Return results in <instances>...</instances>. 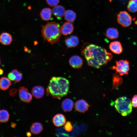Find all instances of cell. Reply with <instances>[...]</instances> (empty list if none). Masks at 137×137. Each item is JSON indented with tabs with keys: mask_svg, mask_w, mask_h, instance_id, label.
Here are the masks:
<instances>
[{
	"mask_svg": "<svg viewBox=\"0 0 137 137\" xmlns=\"http://www.w3.org/2000/svg\"><path fill=\"white\" fill-rule=\"evenodd\" d=\"M82 53L89 65L97 68L106 64L112 58L111 54L105 49L93 44L85 47Z\"/></svg>",
	"mask_w": 137,
	"mask_h": 137,
	"instance_id": "cell-1",
	"label": "cell"
},
{
	"mask_svg": "<svg viewBox=\"0 0 137 137\" xmlns=\"http://www.w3.org/2000/svg\"><path fill=\"white\" fill-rule=\"evenodd\" d=\"M69 82L62 77H52L46 89L47 94L53 98L59 99L66 96L69 90Z\"/></svg>",
	"mask_w": 137,
	"mask_h": 137,
	"instance_id": "cell-2",
	"label": "cell"
},
{
	"mask_svg": "<svg viewBox=\"0 0 137 137\" xmlns=\"http://www.w3.org/2000/svg\"><path fill=\"white\" fill-rule=\"evenodd\" d=\"M42 34L44 39L51 44L59 40L61 32L59 25L55 22H50L42 26Z\"/></svg>",
	"mask_w": 137,
	"mask_h": 137,
	"instance_id": "cell-3",
	"label": "cell"
},
{
	"mask_svg": "<svg viewBox=\"0 0 137 137\" xmlns=\"http://www.w3.org/2000/svg\"><path fill=\"white\" fill-rule=\"evenodd\" d=\"M114 106L116 111L123 116L128 115L132 111L131 101L126 96H122L116 99L115 102Z\"/></svg>",
	"mask_w": 137,
	"mask_h": 137,
	"instance_id": "cell-4",
	"label": "cell"
},
{
	"mask_svg": "<svg viewBox=\"0 0 137 137\" xmlns=\"http://www.w3.org/2000/svg\"><path fill=\"white\" fill-rule=\"evenodd\" d=\"M116 66L111 67L112 69L115 70L116 73H118L121 76L124 75H128L129 70V62L127 60H121L116 61Z\"/></svg>",
	"mask_w": 137,
	"mask_h": 137,
	"instance_id": "cell-5",
	"label": "cell"
},
{
	"mask_svg": "<svg viewBox=\"0 0 137 137\" xmlns=\"http://www.w3.org/2000/svg\"><path fill=\"white\" fill-rule=\"evenodd\" d=\"M132 20L131 16L125 11L120 12L117 16L118 22L124 27H128L130 25Z\"/></svg>",
	"mask_w": 137,
	"mask_h": 137,
	"instance_id": "cell-6",
	"label": "cell"
},
{
	"mask_svg": "<svg viewBox=\"0 0 137 137\" xmlns=\"http://www.w3.org/2000/svg\"><path fill=\"white\" fill-rule=\"evenodd\" d=\"M18 91L19 98L22 101L29 103L31 100L32 96L29 92L28 88L24 87H20Z\"/></svg>",
	"mask_w": 137,
	"mask_h": 137,
	"instance_id": "cell-7",
	"label": "cell"
},
{
	"mask_svg": "<svg viewBox=\"0 0 137 137\" xmlns=\"http://www.w3.org/2000/svg\"><path fill=\"white\" fill-rule=\"evenodd\" d=\"M89 106V104L85 100L82 99L77 101L75 104L76 110L81 113H84L87 111Z\"/></svg>",
	"mask_w": 137,
	"mask_h": 137,
	"instance_id": "cell-8",
	"label": "cell"
},
{
	"mask_svg": "<svg viewBox=\"0 0 137 137\" xmlns=\"http://www.w3.org/2000/svg\"><path fill=\"white\" fill-rule=\"evenodd\" d=\"M60 29L61 33L64 36L71 33L74 29L73 24L70 22L64 23L61 26Z\"/></svg>",
	"mask_w": 137,
	"mask_h": 137,
	"instance_id": "cell-9",
	"label": "cell"
},
{
	"mask_svg": "<svg viewBox=\"0 0 137 137\" xmlns=\"http://www.w3.org/2000/svg\"><path fill=\"white\" fill-rule=\"evenodd\" d=\"M69 62L70 65L72 67L78 68L82 66L83 61L82 58L79 56L74 55L70 58Z\"/></svg>",
	"mask_w": 137,
	"mask_h": 137,
	"instance_id": "cell-10",
	"label": "cell"
},
{
	"mask_svg": "<svg viewBox=\"0 0 137 137\" xmlns=\"http://www.w3.org/2000/svg\"><path fill=\"white\" fill-rule=\"evenodd\" d=\"M8 78L11 81L19 82L22 78V74L17 69H14L11 71L8 75Z\"/></svg>",
	"mask_w": 137,
	"mask_h": 137,
	"instance_id": "cell-11",
	"label": "cell"
},
{
	"mask_svg": "<svg viewBox=\"0 0 137 137\" xmlns=\"http://www.w3.org/2000/svg\"><path fill=\"white\" fill-rule=\"evenodd\" d=\"M52 120L54 125L58 127L63 126L65 124L66 122L65 116L61 114L56 115L53 118Z\"/></svg>",
	"mask_w": 137,
	"mask_h": 137,
	"instance_id": "cell-12",
	"label": "cell"
},
{
	"mask_svg": "<svg viewBox=\"0 0 137 137\" xmlns=\"http://www.w3.org/2000/svg\"><path fill=\"white\" fill-rule=\"evenodd\" d=\"M64 8L61 5H57L53 8L52 13L58 19H60L64 15L65 12Z\"/></svg>",
	"mask_w": 137,
	"mask_h": 137,
	"instance_id": "cell-13",
	"label": "cell"
},
{
	"mask_svg": "<svg viewBox=\"0 0 137 137\" xmlns=\"http://www.w3.org/2000/svg\"><path fill=\"white\" fill-rule=\"evenodd\" d=\"M109 47L111 51L116 54H119L122 52L123 48L121 44L118 41H114L111 43Z\"/></svg>",
	"mask_w": 137,
	"mask_h": 137,
	"instance_id": "cell-14",
	"label": "cell"
},
{
	"mask_svg": "<svg viewBox=\"0 0 137 137\" xmlns=\"http://www.w3.org/2000/svg\"><path fill=\"white\" fill-rule=\"evenodd\" d=\"M12 41V36L9 33L4 32L0 35V42L4 45H8L11 44Z\"/></svg>",
	"mask_w": 137,
	"mask_h": 137,
	"instance_id": "cell-15",
	"label": "cell"
},
{
	"mask_svg": "<svg viewBox=\"0 0 137 137\" xmlns=\"http://www.w3.org/2000/svg\"><path fill=\"white\" fill-rule=\"evenodd\" d=\"M32 95L37 98H42L44 93V89L41 86H37L33 87L31 90Z\"/></svg>",
	"mask_w": 137,
	"mask_h": 137,
	"instance_id": "cell-16",
	"label": "cell"
},
{
	"mask_svg": "<svg viewBox=\"0 0 137 137\" xmlns=\"http://www.w3.org/2000/svg\"><path fill=\"white\" fill-rule=\"evenodd\" d=\"M65 43L68 48L73 47L77 46L79 44L78 38L75 36H72L65 40Z\"/></svg>",
	"mask_w": 137,
	"mask_h": 137,
	"instance_id": "cell-17",
	"label": "cell"
},
{
	"mask_svg": "<svg viewBox=\"0 0 137 137\" xmlns=\"http://www.w3.org/2000/svg\"><path fill=\"white\" fill-rule=\"evenodd\" d=\"M74 106V103L71 99L66 98L64 99L62 104V108L65 112L71 111Z\"/></svg>",
	"mask_w": 137,
	"mask_h": 137,
	"instance_id": "cell-18",
	"label": "cell"
},
{
	"mask_svg": "<svg viewBox=\"0 0 137 137\" xmlns=\"http://www.w3.org/2000/svg\"><path fill=\"white\" fill-rule=\"evenodd\" d=\"M31 132L35 134L40 133L43 130V126L41 123L36 122L32 123L30 128Z\"/></svg>",
	"mask_w": 137,
	"mask_h": 137,
	"instance_id": "cell-19",
	"label": "cell"
},
{
	"mask_svg": "<svg viewBox=\"0 0 137 137\" xmlns=\"http://www.w3.org/2000/svg\"><path fill=\"white\" fill-rule=\"evenodd\" d=\"M52 10L48 8H45L42 10L40 13V16L43 20L47 21L51 18Z\"/></svg>",
	"mask_w": 137,
	"mask_h": 137,
	"instance_id": "cell-20",
	"label": "cell"
},
{
	"mask_svg": "<svg viewBox=\"0 0 137 137\" xmlns=\"http://www.w3.org/2000/svg\"><path fill=\"white\" fill-rule=\"evenodd\" d=\"M11 84V80L8 78L3 77L0 78V89L2 90H7Z\"/></svg>",
	"mask_w": 137,
	"mask_h": 137,
	"instance_id": "cell-21",
	"label": "cell"
},
{
	"mask_svg": "<svg viewBox=\"0 0 137 137\" xmlns=\"http://www.w3.org/2000/svg\"><path fill=\"white\" fill-rule=\"evenodd\" d=\"M106 36L109 39H115L118 37L119 33L116 29L110 28L107 30Z\"/></svg>",
	"mask_w": 137,
	"mask_h": 137,
	"instance_id": "cell-22",
	"label": "cell"
},
{
	"mask_svg": "<svg viewBox=\"0 0 137 137\" xmlns=\"http://www.w3.org/2000/svg\"><path fill=\"white\" fill-rule=\"evenodd\" d=\"M76 17V14L73 10H68L65 11L64 18L66 21L70 22H73L75 20Z\"/></svg>",
	"mask_w": 137,
	"mask_h": 137,
	"instance_id": "cell-23",
	"label": "cell"
},
{
	"mask_svg": "<svg viewBox=\"0 0 137 137\" xmlns=\"http://www.w3.org/2000/svg\"><path fill=\"white\" fill-rule=\"evenodd\" d=\"M9 114L8 112L5 109L0 110V122L6 123L9 120Z\"/></svg>",
	"mask_w": 137,
	"mask_h": 137,
	"instance_id": "cell-24",
	"label": "cell"
},
{
	"mask_svg": "<svg viewBox=\"0 0 137 137\" xmlns=\"http://www.w3.org/2000/svg\"><path fill=\"white\" fill-rule=\"evenodd\" d=\"M128 11L132 12H135L137 11V0H130L127 6Z\"/></svg>",
	"mask_w": 137,
	"mask_h": 137,
	"instance_id": "cell-25",
	"label": "cell"
},
{
	"mask_svg": "<svg viewBox=\"0 0 137 137\" xmlns=\"http://www.w3.org/2000/svg\"><path fill=\"white\" fill-rule=\"evenodd\" d=\"M113 89H115L121 85L123 82V79L117 74H115L113 77Z\"/></svg>",
	"mask_w": 137,
	"mask_h": 137,
	"instance_id": "cell-26",
	"label": "cell"
},
{
	"mask_svg": "<svg viewBox=\"0 0 137 137\" xmlns=\"http://www.w3.org/2000/svg\"><path fill=\"white\" fill-rule=\"evenodd\" d=\"M46 1L47 4L52 7L57 5L59 2V0H46Z\"/></svg>",
	"mask_w": 137,
	"mask_h": 137,
	"instance_id": "cell-27",
	"label": "cell"
},
{
	"mask_svg": "<svg viewBox=\"0 0 137 137\" xmlns=\"http://www.w3.org/2000/svg\"><path fill=\"white\" fill-rule=\"evenodd\" d=\"M65 130L67 132H70L72 130L73 127L70 122L67 121L66 122L64 126Z\"/></svg>",
	"mask_w": 137,
	"mask_h": 137,
	"instance_id": "cell-28",
	"label": "cell"
},
{
	"mask_svg": "<svg viewBox=\"0 0 137 137\" xmlns=\"http://www.w3.org/2000/svg\"><path fill=\"white\" fill-rule=\"evenodd\" d=\"M131 104L132 106L134 108H137V95H135L131 99Z\"/></svg>",
	"mask_w": 137,
	"mask_h": 137,
	"instance_id": "cell-29",
	"label": "cell"
},
{
	"mask_svg": "<svg viewBox=\"0 0 137 137\" xmlns=\"http://www.w3.org/2000/svg\"><path fill=\"white\" fill-rule=\"evenodd\" d=\"M17 92V90L16 89H12L10 91L9 94L11 96H14L16 94Z\"/></svg>",
	"mask_w": 137,
	"mask_h": 137,
	"instance_id": "cell-30",
	"label": "cell"
},
{
	"mask_svg": "<svg viewBox=\"0 0 137 137\" xmlns=\"http://www.w3.org/2000/svg\"><path fill=\"white\" fill-rule=\"evenodd\" d=\"M16 125V124L15 123L11 122V126L13 128H15V127Z\"/></svg>",
	"mask_w": 137,
	"mask_h": 137,
	"instance_id": "cell-31",
	"label": "cell"
},
{
	"mask_svg": "<svg viewBox=\"0 0 137 137\" xmlns=\"http://www.w3.org/2000/svg\"><path fill=\"white\" fill-rule=\"evenodd\" d=\"M4 73L3 70L1 68H0V75H3Z\"/></svg>",
	"mask_w": 137,
	"mask_h": 137,
	"instance_id": "cell-32",
	"label": "cell"
},
{
	"mask_svg": "<svg viewBox=\"0 0 137 137\" xmlns=\"http://www.w3.org/2000/svg\"><path fill=\"white\" fill-rule=\"evenodd\" d=\"M26 135L27 136H30L31 135V133L29 132H27L26 133Z\"/></svg>",
	"mask_w": 137,
	"mask_h": 137,
	"instance_id": "cell-33",
	"label": "cell"
},
{
	"mask_svg": "<svg viewBox=\"0 0 137 137\" xmlns=\"http://www.w3.org/2000/svg\"><path fill=\"white\" fill-rule=\"evenodd\" d=\"M1 64V62L0 59V65Z\"/></svg>",
	"mask_w": 137,
	"mask_h": 137,
	"instance_id": "cell-34",
	"label": "cell"
}]
</instances>
